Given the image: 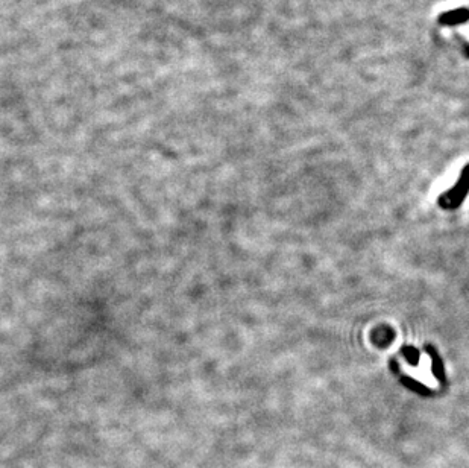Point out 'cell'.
<instances>
[{"label":"cell","instance_id":"obj_3","mask_svg":"<svg viewBox=\"0 0 469 468\" xmlns=\"http://www.w3.org/2000/svg\"><path fill=\"white\" fill-rule=\"evenodd\" d=\"M428 351L431 353V356H433V368H435V374H438V377L440 380H443V368H442V362H440V359H439V356L433 351L431 348H428Z\"/></svg>","mask_w":469,"mask_h":468},{"label":"cell","instance_id":"obj_2","mask_svg":"<svg viewBox=\"0 0 469 468\" xmlns=\"http://www.w3.org/2000/svg\"><path fill=\"white\" fill-rule=\"evenodd\" d=\"M469 20V9L468 8H457L453 11H446L439 15V25L442 26H457L466 23Z\"/></svg>","mask_w":469,"mask_h":468},{"label":"cell","instance_id":"obj_4","mask_svg":"<svg viewBox=\"0 0 469 468\" xmlns=\"http://www.w3.org/2000/svg\"><path fill=\"white\" fill-rule=\"evenodd\" d=\"M403 353H404V356H406V359L410 362V364H413V365H416L418 364V350L416 348H413V347H406L404 350H403Z\"/></svg>","mask_w":469,"mask_h":468},{"label":"cell","instance_id":"obj_5","mask_svg":"<svg viewBox=\"0 0 469 468\" xmlns=\"http://www.w3.org/2000/svg\"><path fill=\"white\" fill-rule=\"evenodd\" d=\"M459 38V41H460V44H462V47H463V52H465V55L469 58V43H466L463 38H460V37H457Z\"/></svg>","mask_w":469,"mask_h":468},{"label":"cell","instance_id":"obj_1","mask_svg":"<svg viewBox=\"0 0 469 468\" xmlns=\"http://www.w3.org/2000/svg\"><path fill=\"white\" fill-rule=\"evenodd\" d=\"M468 192H469V165L463 169L460 179L456 183V186L440 196L439 204L443 208H457L463 202Z\"/></svg>","mask_w":469,"mask_h":468}]
</instances>
